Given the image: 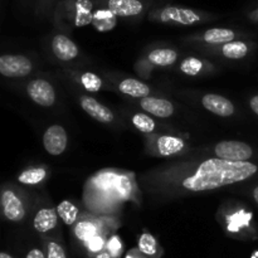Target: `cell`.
I'll return each instance as SVG.
<instances>
[{
    "instance_id": "obj_23",
    "label": "cell",
    "mask_w": 258,
    "mask_h": 258,
    "mask_svg": "<svg viewBox=\"0 0 258 258\" xmlns=\"http://www.w3.org/2000/svg\"><path fill=\"white\" fill-rule=\"evenodd\" d=\"M57 213L67 226H71V224L75 223L76 219H77L78 209L77 207L73 203H71L70 201H63L58 204Z\"/></svg>"
},
{
    "instance_id": "obj_38",
    "label": "cell",
    "mask_w": 258,
    "mask_h": 258,
    "mask_svg": "<svg viewBox=\"0 0 258 258\" xmlns=\"http://www.w3.org/2000/svg\"><path fill=\"white\" fill-rule=\"evenodd\" d=\"M0 258H13L9 253L7 252H0Z\"/></svg>"
},
{
    "instance_id": "obj_24",
    "label": "cell",
    "mask_w": 258,
    "mask_h": 258,
    "mask_svg": "<svg viewBox=\"0 0 258 258\" xmlns=\"http://www.w3.org/2000/svg\"><path fill=\"white\" fill-rule=\"evenodd\" d=\"M139 249L143 254L148 257H153L158 253V242L154 238L153 234L143 233L139 238Z\"/></svg>"
},
{
    "instance_id": "obj_21",
    "label": "cell",
    "mask_w": 258,
    "mask_h": 258,
    "mask_svg": "<svg viewBox=\"0 0 258 258\" xmlns=\"http://www.w3.org/2000/svg\"><path fill=\"white\" fill-rule=\"evenodd\" d=\"M47 176V171L43 168H29L23 170L18 175V181L24 185H37L42 183Z\"/></svg>"
},
{
    "instance_id": "obj_18",
    "label": "cell",
    "mask_w": 258,
    "mask_h": 258,
    "mask_svg": "<svg viewBox=\"0 0 258 258\" xmlns=\"http://www.w3.org/2000/svg\"><path fill=\"white\" fill-rule=\"evenodd\" d=\"M236 39V32L227 28H212L204 32L203 40L211 44H226Z\"/></svg>"
},
{
    "instance_id": "obj_33",
    "label": "cell",
    "mask_w": 258,
    "mask_h": 258,
    "mask_svg": "<svg viewBox=\"0 0 258 258\" xmlns=\"http://www.w3.org/2000/svg\"><path fill=\"white\" fill-rule=\"evenodd\" d=\"M249 105H251L252 111H253L256 115H258V95L251 98V101H249Z\"/></svg>"
},
{
    "instance_id": "obj_28",
    "label": "cell",
    "mask_w": 258,
    "mask_h": 258,
    "mask_svg": "<svg viewBox=\"0 0 258 258\" xmlns=\"http://www.w3.org/2000/svg\"><path fill=\"white\" fill-rule=\"evenodd\" d=\"M180 68L185 75L197 76L199 72H201L202 68H203V63H202V60L198 59V58L190 57L183 60Z\"/></svg>"
},
{
    "instance_id": "obj_16",
    "label": "cell",
    "mask_w": 258,
    "mask_h": 258,
    "mask_svg": "<svg viewBox=\"0 0 258 258\" xmlns=\"http://www.w3.org/2000/svg\"><path fill=\"white\" fill-rule=\"evenodd\" d=\"M117 23V17L107 8H101L93 12L92 23L91 24L98 30V32H108L113 29Z\"/></svg>"
},
{
    "instance_id": "obj_25",
    "label": "cell",
    "mask_w": 258,
    "mask_h": 258,
    "mask_svg": "<svg viewBox=\"0 0 258 258\" xmlns=\"http://www.w3.org/2000/svg\"><path fill=\"white\" fill-rule=\"evenodd\" d=\"M75 234L77 236L78 239H81V241H83L86 243L88 239L97 236V227H96L95 223H92L90 221L80 222V223L76 224Z\"/></svg>"
},
{
    "instance_id": "obj_36",
    "label": "cell",
    "mask_w": 258,
    "mask_h": 258,
    "mask_svg": "<svg viewBox=\"0 0 258 258\" xmlns=\"http://www.w3.org/2000/svg\"><path fill=\"white\" fill-rule=\"evenodd\" d=\"M253 198H254V201H256L257 204H258V185L256 186V188H254V190H253Z\"/></svg>"
},
{
    "instance_id": "obj_1",
    "label": "cell",
    "mask_w": 258,
    "mask_h": 258,
    "mask_svg": "<svg viewBox=\"0 0 258 258\" xmlns=\"http://www.w3.org/2000/svg\"><path fill=\"white\" fill-rule=\"evenodd\" d=\"M256 164L249 161H228L208 159L197 169L196 174L183 181V186L191 191L213 190L224 185L247 180L257 173Z\"/></svg>"
},
{
    "instance_id": "obj_6",
    "label": "cell",
    "mask_w": 258,
    "mask_h": 258,
    "mask_svg": "<svg viewBox=\"0 0 258 258\" xmlns=\"http://www.w3.org/2000/svg\"><path fill=\"white\" fill-rule=\"evenodd\" d=\"M216 155L218 159L228 161H247L253 155L249 145L242 141H222L216 146Z\"/></svg>"
},
{
    "instance_id": "obj_14",
    "label": "cell",
    "mask_w": 258,
    "mask_h": 258,
    "mask_svg": "<svg viewBox=\"0 0 258 258\" xmlns=\"http://www.w3.org/2000/svg\"><path fill=\"white\" fill-rule=\"evenodd\" d=\"M73 7V23L76 27H85L92 23L93 0H71Z\"/></svg>"
},
{
    "instance_id": "obj_34",
    "label": "cell",
    "mask_w": 258,
    "mask_h": 258,
    "mask_svg": "<svg viewBox=\"0 0 258 258\" xmlns=\"http://www.w3.org/2000/svg\"><path fill=\"white\" fill-rule=\"evenodd\" d=\"M50 3H52V0H38V5H39L40 9H45V8H48L50 5Z\"/></svg>"
},
{
    "instance_id": "obj_9",
    "label": "cell",
    "mask_w": 258,
    "mask_h": 258,
    "mask_svg": "<svg viewBox=\"0 0 258 258\" xmlns=\"http://www.w3.org/2000/svg\"><path fill=\"white\" fill-rule=\"evenodd\" d=\"M202 105L204 106L206 110L211 111L212 113H216L218 116H222V117H228V116H232L234 113L233 103L228 98L223 97V96L209 93V95H206L202 98Z\"/></svg>"
},
{
    "instance_id": "obj_10",
    "label": "cell",
    "mask_w": 258,
    "mask_h": 258,
    "mask_svg": "<svg viewBox=\"0 0 258 258\" xmlns=\"http://www.w3.org/2000/svg\"><path fill=\"white\" fill-rule=\"evenodd\" d=\"M52 50L60 60L75 59L78 55V47L64 34H57L52 40Z\"/></svg>"
},
{
    "instance_id": "obj_20",
    "label": "cell",
    "mask_w": 258,
    "mask_h": 258,
    "mask_svg": "<svg viewBox=\"0 0 258 258\" xmlns=\"http://www.w3.org/2000/svg\"><path fill=\"white\" fill-rule=\"evenodd\" d=\"M178 59V53L174 49H154L149 54V60L156 66H170Z\"/></svg>"
},
{
    "instance_id": "obj_17",
    "label": "cell",
    "mask_w": 258,
    "mask_h": 258,
    "mask_svg": "<svg viewBox=\"0 0 258 258\" xmlns=\"http://www.w3.org/2000/svg\"><path fill=\"white\" fill-rule=\"evenodd\" d=\"M118 90L122 93H125V95L138 98L149 97V93H150V87L144 82H141V81L135 80V78H126V80H123L118 85Z\"/></svg>"
},
{
    "instance_id": "obj_8",
    "label": "cell",
    "mask_w": 258,
    "mask_h": 258,
    "mask_svg": "<svg viewBox=\"0 0 258 258\" xmlns=\"http://www.w3.org/2000/svg\"><path fill=\"white\" fill-rule=\"evenodd\" d=\"M67 133L59 125H53L45 130L43 136V145L50 155H60L67 148Z\"/></svg>"
},
{
    "instance_id": "obj_32",
    "label": "cell",
    "mask_w": 258,
    "mask_h": 258,
    "mask_svg": "<svg viewBox=\"0 0 258 258\" xmlns=\"http://www.w3.org/2000/svg\"><path fill=\"white\" fill-rule=\"evenodd\" d=\"M25 258H47V257H45V254L43 253L39 248H33L28 252Z\"/></svg>"
},
{
    "instance_id": "obj_7",
    "label": "cell",
    "mask_w": 258,
    "mask_h": 258,
    "mask_svg": "<svg viewBox=\"0 0 258 258\" xmlns=\"http://www.w3.org/2000/svg\"><path fill=\"white\" fill-rule=\"evenodd\" d=\"M27 93L33 102L43 107H50L55 102L54 88L45 80L30 81L27 86Z\"/></svg>"
},
{
    "instance_id": "obj_29",
    "label": "cell",
    "mask_w": 258,
    "mask_h": 258,
    "mask_svg": "<svg viewBox=\"0 0 258 258\" xmlns=\"http://www.w3.org/2000/svg\"><path fill=\"white\" fill-rule=\"evenodd\" d=\"M122 251V243L121 239L117 236L111 237L110 241L107 242V253L110 254L111 258H118Z\"/></svg>"
},
{
    "instance_id": "obj_19",
    "label": "cell",
    "mask_w": 258,
    "mask_h": 258,
    "mask_svg": "<svg viewBox=\"0 0 258 258\" xmlns=\"http://www.w3.org/2000/svg\"><path fill=\"white\" fill-rule=\"evenodd\" d=\"M184 143L181 139L174 138V136H161L158 140L159 153L163 156L174 155L183 150Z\"/></svg>"
},
{
    "instance_id": "obj_37",
    "label": "cell",
    "mask_w": 258,
    "mask_h": 258,
    "mask_svg": "<svg viewBox=\"0 0 258 258\" xmlns=\"http://www.w3.org/2000/svg\"><path fill=\"white\" fill-rule=\"evenodd\" d=\"M251 17H252V19H253V20H258V8L256 10H254L253 13H252Z\"/></svg>"
},
{
    "instance_id": "obj_3",
    "label": "cell",
    "mask_w": 258,
    "mask_h": 258,
    "mask_svg": "<svg viewBox=\"0 0 258 258\" xmlns=\"http://www.w3.org/2000/svg\"><path fill=\"white\" fill-rule=\"evenodd\" d=\"M0 212L7 221L19 223L25 218L27 209L20 194L12 186L0 189Z\"/></svg>"
},
{
    "instance_id": "obj_31",
    "label": "cell",
    "mask_w": 258,
    "mask_h": 258,
    "mask_svg": "<svg viewBox=\"0 0 258 258\" xmlns=\"http://www.w3.org/2000/svg\"><path fill=\"white\" fill-rule=\"evenodd\" d=\"M86 246H87L88 251L92 252V253H101L103 249V247H105V239L102 238L101 236H95L92 237L91 239H88L87 242H86Z\"/></svg>"
},
{
    "instance_id": "obj_5",
    "label": "cell",
    "mask_w": 258,
    "mask_h": 258,
    "mask_svg": "<svg viewBox=\"0 0 258 258\" xmlns=\"http://www.w3.org/2000/svg\"><path fill=\"white\" fill-rule=\"evenodd\" d=\"M103 7L112 12L116 17L134 18L143 14L151 0H98Z\"/></svg>"
},
{
    "instance_id": "obj_30",
    "label": "cell",
    "mask_w": 258,
    "mask_h": 258,
    "mask_svg": "<svg viewBox=\"0 0 258 258\" xmlns=\"http://www.w3.org/2000/svg\"><path fill=\"white\" fill-rule=\"evenodd\" d=\"M47 258H67L66 256L64 249L62 248V246H59L55 242H48L47 243Z\"/></svg>"
},
{
    "instance_id": "obj_27",
    "label": "cell",
    "mask_w": 258,
    "mask_h": 258,
    "mask_svg": "<svg viewBox=\"0 0 258 258\" xmlns=\"http://www.w3.org/2000/svg\"><path fill=\"white\" fill-rule=\"evenodd\" d=\"M81 82H82V86L87 91H91V92H96L101 88L102 86V80L98 77L97 75L92 72H86L81 76Z\"/></svg>"
},
{
    "instance_id": "obj_39",
    "label": "cell",
    "mask_w": 258,
    "mask_h": 258,
    "mask_svg": "<svg viewBox=\"0 0 258 258\" xmlns=\"http://www.w3.org/2000/svg\"><path fill=\"white\" fill-rule=\"evenodd\" d=\"M126 258H141V257L138 256V254H135V253H128L127 256H126Z\"/></svg>"
},
{
    "instance_id": "obj_11",
    "label": "cell",
    "mask_w": 258,
    "mask_h": 258,
    "mask_svg": "<svg viewBox=\"0 0 258 258\" xmlns=\"http://www.w3.org/2000/svg\"><path fill=\"white\" fill-rule=\"evenodd\" d=\"M98 188L105 191H112V193L118 194V196H126L128 191L127 179L118 176L112 173H105L100 175L96 180Z\"/></svg>"
},
{
    "instance_id": "obj_26",
    "label": "cell",
    "mask_w": 258,
    "mask_h": 258,
    "mask_svg": "<svg viewBox=\"0 0 258 258\" xmlns=\"http://www.w3.org/2000/svg\"><path fill=\"white\" fill-rule=\"evenodd\" d=\"M133 123L136 128H139L143 133H151L155 128V122L153 118L144 113H138L133 117Z\"/></svg>"
},
{
    "instance_id": "obj_12",
    "label": "cell",
    "mask_w": 258,
    "mask_h": 258,
    "mask_svg": "<svg viewBox=\"0 0 258 258\" xmlns=\"http://www.w3.org/2000/svg\"><path fill=\"white\" fill-rule=\"evenodd\" d=\"M81 106H82L83 110L86 111V113H88L91 117L100 121V122L107 123L113 120V113L111 112L110 108L103 106L102 103H100L97 100H95V98L85 96V97H82V100H81Z\"/></svg>"
},
{
    "instance_id": "obj_2",
    "label": "cell",
    "mask_w": 258,
    "mask_h": 258,
    "mask_svg": "<svg viewBox=\"0 0 258 258\" xmlns=\"http://www.w3.org/2000/svg\"><path fill=\"white\" fill-rule=\"evenodd\" d=\"M153 18L160 23H173L179 25H194L206 19L203 13L190 8L165 5L153 13Z\"/></svg>"
},
{
    "instance_id": "obj_35",
    "label": "cell",
    "mask_w": 258,
    "mask_h": 258,
    "mask_svg": "<svg viewBox=\"0 0 258 258\" xmlns=\"http://www.w3.org/2000/svg\"><path fill=\"white\" fill-rule=\"evenodd\" d=\"M96 258H111L110 254L107 253V252H101V253H98Z\"/></svg>"
},
{
    "instance_id": "obj_22",
    "label": "cell",
    "mask_w": 258,
    "mask_h": 258,
    "mask_svg": "<svg viewBox=\"0 0 258 258\" xmlns=\"http://www.w3.org/2000/svg\"><path fill=\"white\" fill-rule=\"evenodd\" d=\"M222 53L224 57L229 58V59H241V58L246 57L248 53V45L242 40H233V42L223 44Z\"/></svg>"
},
{
    "instance_id": "obj_15",
    "label": "cell",
    "mask_w": 258,
    "mask_h": 258,
    "mask_svg": "<svg viewBox=\"0 0 258 258\" xmlns=\"http://www.w3.org/2000/svg\"><path fill=\"white\" fill-rule=\"evenodd\" d=\"M57 216L58 213L54 209L43 208L37 212L33 219V227L39 233H45L48 231H52L57 226Z\"/></svg>"
},
{
    "instance_id": "obj_4",
    "label": "cell",
    "mask_w": 258,
    "mask_h": 258,
    "mask_svg": "<svg viewBox=\"0 0 258 258\" xmlns=\"http://www.w3.org/2000/svg\"><path fill=\"white\" fill-rule=\"evenodd\" d=\"M33 71L32 59L23 54L0 55V76L5 78H24Z\"/></svg>"
},
{
    "instance_id": "obj_13",
    "label": "cell",
    "mask_w": 258,
    "mask_h": 258,
    "mask_svg": "<svg viewBox=\"0 0 258 258\" xmlns=\"http://www.w3.org/2000/svg\"><path fill=\"white\" fill-rule=\"evenodd\" d=\"M141 107L146 112L155 115L158 117H170L174 112V106L170 101L164 100V98L156 97H145L141 100Z\"/></svg>"
}]
</instances>
